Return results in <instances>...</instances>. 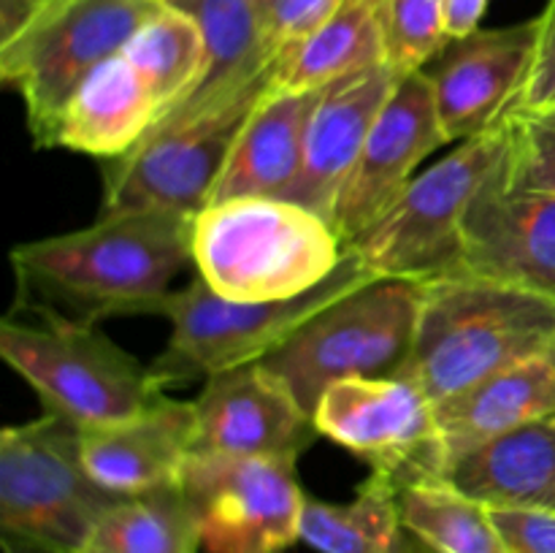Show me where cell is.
I'll use <instances>...</instances> for the list:
<instances>
[{
	"mask_svg": "<svg viewBox=\"0 0 555 553\" xmlns=\"http://www.w3.org/2000/svg\"><path fill=\"white\" fill-rule=\"evenodd\" d=\"M198 526L182 488L125 497L92 529L85 553H198Z\"/></svg>",
	"mask_w": 555,
	"mask_h": 553,
	"instance_id": "cell-28",
	"label": "cell"
},
{
	"mask_svg": "<svg viewBox=\"0 0 555 553\" xmlns=\"http://www.w3.org/2000/svg\"><path fill=\"white\" fill-rule=\"evenodd\" d=\"M399 526L396 480L372 472L345 504L307 497L301 540L318 553H388Z\"/></svg>",
	"mask_w": 555,
	"mask_h": 553,
	"instance_id": "cell-27",
	"label": "cell"
},
{
	"mask_svg": "<svg viewBox=\"0 0 555 553\" xmlns=\"http://www.w3.org/2000/svg\"><path fill=\"white\" fill-rule=\"evenodd\" d=\"M328 437L393 480L442 472L437 404L404 377H352L331 385L314 410Z\"/></svg>",
	"mask_w": 555,
	"mask_h": 553,
	"instance_id": "cell-12",
	"label": "cell"
},
{
	"mask_svg": "<svg viewBox=\"0 0 555 553\" xmlns=\"http://www.w3.org/2000/svg\"><path fill=\"white\" fill-rule=\"evenodd\" d=\"M266 43L280 57L331 20L341 0H258Z\"/></svg>",
	"mask_w": 555,
	"mask_h": 553,
	"instance_id": "cell-31",
	"label": "cell"
},
{
	"mask_svg": "<svg viewBox=\"0 0 555 553\" xmlns=\"http://www.w3.org/2000/svg\"><path fill=\"white\" fill-rule=\"evenodd\" d=\"M298 459L201 455L182 466L179 488L198 526L204 553H285L301 540L307 493Z\"/></svg>",
	"mask_w": 555,
	"mask_h": 553,
	"instance_id": "cell-11",
	"label": "cell"
},
{
	"mask_svg": "<svg viewBox=\"0 0 555 553\" xmlns=\"http://www.w3.org/2000/svg\"><path fill=\"white\" fill-rule=\"evenodd\" d=\"M122 57L146 81L160 119L188 101L206 70V41L198 22L173 3H163L122 49ZM157 119V123H160ZM155 123V125H157ZM152 125V128H155Z\"/></svg>",
	"mask_w": 555,
	"mask_h": 553,
	"instance_id": "cell-25",
	"label": "cell"
},
{
	"mask_svg": "<svg viewBox=\"0 0 555 553\" xmlns=\"http://www.w3.org/2000/svg\"><path fill=\"white\" fill-rule=\"evenodd\" d=\"M385 52L401 76L426 68L450 43L442 0H385Z\"/></svg>",
	"mask_w": 555,
	"mask_h": 553,
	"instance_id": "cell-29",
	"label": "cell"
},
{
	"mask_svg": "<svg viewBox=\"0 0 555 553\" xmlns=\"http://www.w3.org/2000/svg\"><path fill=\"white\" fill-rule=\"evenodd\" d=\"M193 401H157L152 410L81 432V459L87 472L114 497H141L177 486L184 461L193 455Z\"/></svg>",
	"mask_w": 555,
	"mask_h": 553,
	"instance_id": "cell-18",
	"label": "cell"
},
{
	"mask_svg": "<svg viewBox=\"0 0 555 553\" xmlns=\"http://www.w3.org/2000/svg\"><path fill=\"white\" fill-rule=\"evenodd\" d=\"M448 144L426 70L404 76L379 112L328 222L345 247L379 220L417 177L431 152Z\"/></svg>",
	"mask_w": 555,
	"mask_h": 553,
	"instance_id": "cell-14",
	"label": "cell"
},
{
	"mask_svg": "<svg viewBox=\"0 0 555 553\" xmlns=\"http://www.w3.org/2000/svg\"><path fill=\"white\" fill-rule=\"evenodd\" d=\"M401 526L442 553H507L491 507L455 491L439 475L396 480Z\"/></svg>",
	"mask_w": 555,
	"mask_h": 553,
	"instance_id": "cell-26",
	"label": "cell"
},
{
	"mask_svg": "<svg viewBox=\"0 0 555 553\" xmlns=\"http://www.w3.org/2000/svg\"><path fill=\"white\" fill-rule=\"evenodd\" d=\"M38 323H0V356L30 385L47 412L81 432L130 421L166 399L152 366L114 345L98 325L36 312Z\"/></svg>",
	"mask_w": 555,
	"mask_h": 553,
	"instance_id": "cell-4",
	"label": "cell"
},
{
	"mask_svg": "<svg viewBox=\"0 0 555 553\" xmlns=\"http://www.w3.org/2000/svg\"><path fill=\"white\" fill-rule=\"evenodd\" d=\"M388 553H442V551H437L434 545H428L423 537H417L415 531L406 529V526H399V531H396Z\"/></svg>",
	"mask_w": 555,
	"mask_h": 553,
	"instance_id": "cell-36",
	"label": "cell"
},
{
	"mask_svg": "<svg viewBox=\"0 0 555 553\" xmlns=\"http://www.w3.org/2000/svg\"><path fill=\"white\" fill-rule=\"evenodd\" d=\"M555 108V0L540 16V38H537L534 68L526 85L524 101L515 112H551Z\"/></svg>",
	"mask_w": 555,
	"mask_h": 553,
	"instance_id": "cell-33",
	"label": "cell"
},
{
	"mask_svg": "<svg viewBox=\"0 0 555 553\" xmlns=\"http://www.w3.org/2000/svg\"><path fill=\"white\" fill-rule=\"evenodd\" d=\"M157 119L160 106L152 90L139 70L117 54L76 87L38 146L119 160L144 141Z\"/></svg>",
	"mask_w": 555,
	"mask_h": 553,
	"instance_id": "cell-19",
	"label": "cell"
},
{
	"mask_svg": "<svg viewBox=\"0 0 555 553\" xmlns=\"http://www.w3.org/2000/svg\"><path fill=\"white\" fill-rule=\"evenodd\" d=\"M385 0H341L318 33L280 54L274 87L320 90L347 74L388 63Z\"/></svg>",
	"mask_w": 555,
	"mask_h": 553,
	"instance_id": "cell-24",
	"label": "cell"
},
{
	"mask_svg": "<svg viewBox=\"0 0 555 553\" xmlns=\"http://www.w3.org/2000/svg\"><path fill=\"white\" fill-rule=\"evenodd\" d=\"M504 182L518 190L555 193V108L513 112Z\"/></svg>",
	"mask_w": 555,
	"mask_h": 553,
	"instance_id": "cell-30",
	"label": "cell"
},
{
	"mask_svg": "<svg viewBox=\"0 0 555 553\" xmlns=\"http://www.w3.org/2000/svg\"><path fill=\"white\" fill-rule=\"evenodd\" d=\"M423 296L426 282H366L314 314L263 363L314 415L325 390L341 380L399 374L415 345Z\"/></svg>",
	"mask_w": 555,
	"mask_h": 553,
	"instance_id": "cell-7",
	"label": "cell"
},
{
	"mask_svg": "<svg viewBox=\"0 0 555 553\" xmlns=\"http://www.w3.org/2000/svg\"><path fill=\"white\" fill-rule=\"evenodd\" d=\"M509 152V123L455 144L417 173L393 206L347 253L379 280L431 282L461 271V231L472 204L499 177Z\"/></svg>",
	"mask_w": 555,
	"mask_h": 553,
	"instance_id": "cell-5",
	"label": "cell"
},
{
	"mask_svg": "<svg viewBox=\"0 0 555 553\" xmlns=\"http://www.w3.org/2000/svg\"><path fill=\"white\" fill-rule=\"evenodd\" d=\"M193 453L298 459L320 437L312 415L263 361L204 380Z\"/></svg>",
	"mask_w": 555,
	"mask_h": 553,
	"instance_id": "cell-15",
	"label": "cell"
},
{
	"mask_svg": "<svg viewBox=\"0 0 555 553\" xmlns=\"http://www.w3.org/2000/svg\"><path fill=\"white\" fill-rule=\"evenodd\" d=\"M507 553H555V510H491Z\"/></svg>",
	"mask_w": 555,
	"mask_h": 553,
	"instance_id": "cell-32",
	"label": "cell"
},
{
	"mask_svg": "<svg viewBox=\"0 0 555 553\" xmlns=\"http://www.w3.org/2000/svg\"><path fill=\"white\" fill-rule=\"evenodd\" d=\"M401 79L404 76L393 65L377 63L323 87L309 119L301 173L285 201L328 220L341 184Z\"/></svg>",
	"mask_w": 555,
	"mask_h": 553,
	"instance_id": "cell-17",
	"label": "cell"
},
{
	"mask_svg": "<svg viewBox=\"0 0 555 553\" xmlns=\"http://www.w3.org/2000/svg\"><path fill=\"white\" fill-rule=\"evenodd\" d=\"M3 553H63V551H49V548L33 545V542L14 540V537H3Z\"/></svg>",
	"mask_w": 555,
	"mask_h": 553,
	"instance_id": "cell-37",
	"label": "cell"
},
{
	"mask_svg": "<svg viewBox=\"0 0 555 553\" xmlns=\"http://www.w3.org/2000/svg\"><path fill=\"white\" fill-rule=\"evenodd\" d=\"M166 0H57L20 41L0 49V79L25 101L27 128L41 141L76 87L122 54L133 33Z\"/></svg>",
	"mask_w": 555,
	"mask_h": 553,
	"instance_id": "cell-9",
	"label": "cell"
},
{
	"mask_svg": "<svg viewBox=\"0 0 555 553\" xmlns=\"http://www.w3.org/2000/svg\"><path fill=\"white\" fill-rule=\"evenodd\" d=\"M488 0H442L444 33L450 41L466 38L480 30V22L486 16Z\"/></svg>",
	"mask_w": 555,
	"mask_h": 553,
	"instance_id": "cell-35",
	"label": "cell"
},
{
	"mask_svg": "<svg viewBox=\"0 0 555 553\" xmlns=\"http://www.w3.org/2000/svg\"><path fill=\"white\" fill-rule=\"evenodd\" d=\"M555 415V345L437 404L444 459L524 423Z\"/></svg>",
	"mask_w": 555,
	"mask_h": 553,
	"instance_id": "cell-23",
	"label": "cell"
},
{
	"mask_svg": "<svg viewBox=\"0 0 555 553\" xmlns=\"http://www.w3.org/2000/svg\"><path fill=\"white\" fill-rule=\"evenodd\" d=\"M119 497L98 486L81 459V428L65 417H36L0 434L3 537L63 553H85L101 515Z\"/></svg>",
	"mask_w": 555,
	"mask_h": 553,
	"instance_id": "cell-8",
	"label": "cell"
},
{
	"mask_svg": "<svg viewBox=\"0 0 555 553\" xmlns=\"http://www.w3.org/2000/svg\"><path fill=\"white\" fill-rule=\"evenodd\" d=\"M195 274L222 298L280 301L323 285L345 242L318 211L285 198L215 201L193 217Z\"/></svg>",
	"mask_w": 555,
	"mask_h": 553,
	"instance_id": "cell-3",
	"label": "cell"
},
{
	"mask_svg": "<svg viewBox=\"0 0 555 553\" xmlns=\"http://www.w3.org/2000/svg\"><path fill=\"white\" fill-rule=\"evenodd\" d=\"M271 81L274 74L215 112L150 133L130 155L112 160L103 179L101 217L133 211L198 215L209 206L233 144Z\"/></svg>",
	"mask_w": 555,
	"mask_h": 553,
	"instance_id": "cell-10",
	"label": "cell"
},
{
	"mask_svg": "<svg viewBox=\"0 0 555 553\" xmlns=\"http://www.w3.org/2000/svg\"><path fill=\"white\" fill-rule=\"evenodd\" d=\"M439 477L491 510H555V415L448 455Z\"/></svg>",
	"mask_w": 555,
	"mask_h": 553,
	"instance_id": "cell-20",
	"label": "cell"
},
{
	"mask_svg": "<svg viewBox=\"0 0 555 553\" xmlns=\"http://www.w3.org/2000/svg\"><path fill=\"white\" fill-rule=\"evenodd\" d=\"M166 3L188 11L204 30L206 70L188 101L168 112L150 133L177 128L201 114L225 106L255 81L274 74L280 60L266 43L258 0H166Z\"/></svg>",
	"mask_w": 555,
	"mask_h": 553,
	"instance_id": "cell-21",
	"label": "cell"
},
{
	"mask_svg": "<svg viewBox=\"0 0 555 553\" xmlns=\"http://www.w3.org/2000/svg\"><path fill=\"white\" fill-rule=\"evenodd\" d=\"M379 280L345 253L339 269L309 293L280 301H233L211 291L198 274L173 291L163 307L171 323L166 350L152 363L163 388L209 380L228 369L266 361L318 312L366 282Z\"/></svg>",
	"mask_w": 555,
	"mask_h": 553,
	"instance_id": "cell-6",
	"label": "cell"
},
{
	"mask_svg": "<svg viewBox=\"0 0 555 553\" xmlns=\"http://www.w3.org/2000/svg\"><path fill=\"white\" fill-rule=\"evenodd\" d=\"M540 16L496 30H477L450 41L426 76L437 101L439 125L448 144L499 128L524 101L534 68Z\"/></svg>",
	"mask_w": 555,
	"mask_h": 553,
	"instance_id": "cell-13",
	"label": "cell"
},
{
	"mask_svg": "<svg viewBox=\"0 0 555 553\" xmlns=\"http://www.w3.org/2000/svg\"><path fill=\"white\" fill-rule=\"evenodd\" d=\"M555 345V298L475 274L426 282L415 345L396 377L434 404Z\"/></svg>",
	"mask_w": 555,
	"mask_h": 553,
	"instance_id": "cell-2",
	"label": "cell"
},
{
	"mask_svg": "<svg viewBox=\"0 0 555 553\" xmlns=\"http://www.w3.org/2000/svg\"><path fill=\"white\" fill-rule=\"evenodd\" d=\"M320 90H282L271 81L244 123L220 173L215 201L285 198L304 166V144Z\"/></svg>",
	"mask_w": 555,
	"mask_h": 553,
	"instance_id": "cell-22",
	"label": "cell"
},
{
	"mask_svg": "<svg viewBox=\"0 0 555 553\" xmlns=\"http://www.w3.org/2000/svg\"><path fill=\"white\" fill-rule=\"evenodd\" d=\"M57 0H0V49L20 41Z\"/></svg>",
	"mask_w": 555,
	"mask_h": 553,
	"instance_id": "cell-34",
	"label": "cell"
},
{
	"mask_svg": "<svg viewBox=\"0 0 555 553\" xmlns=\"http://www.w3.org/2000/svg\"><path fill=\"white\" fill-rule=\"evenodd\" d=\"M193 217L168 211L108 215L90 228L11 249L20 309L76 323L163 314L173 276L193 263Z\"/></svg>",
	"mask_w": 555,
	"mask_h": 553,
	"instance_id": "cell-1",
	"label": "cell"
},
{
	"mask_svg": "<svg viewBox=\"0 0 555 553\" xmlns=\"http://www.w3.org/2000/svg\"><path fill=\"white\" fill-rule=\"evenodd\" d=\"M461 242L459 274L555 298V193L509 188L502 168L472 204Z\"/></svg>",
	"mask_w": 555,
	"mask_h": 553,
	"instance_id": "cell-16",
	"label": "cell"
}]
</instances>
